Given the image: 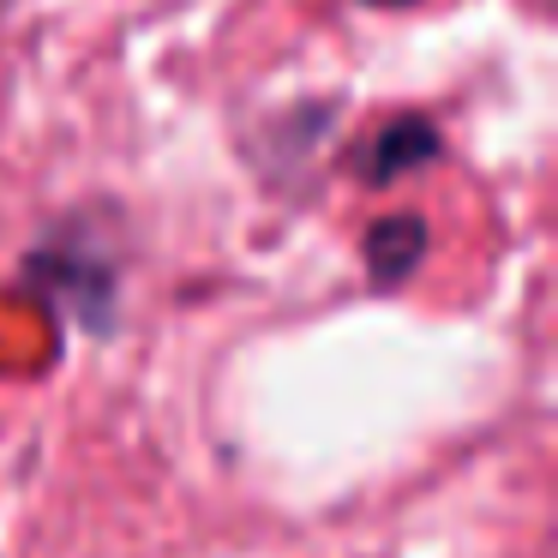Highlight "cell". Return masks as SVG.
Listing matches in <instances>:
<instances>
[{
	"label": "cell",
	"instance_id": "1",
	"mask_svg": "<svg viewBox=\"0 0 558 558\" xmlns=\"http://www.w3.org/2000/svg\"><path fill=\"white\" fill-rule=\"evenodd\" d=\"M421 241H426V229L414 217H390L366 234V265H373L378 289H397V282L409 277L414 258H421Z\"/></svg>",
	"mask_w": 558,
	"mask_h": 558
},
{
	"label": "cell",
	"instance_id": "2",
	"mask_svg": "<svg viewBox=\"0 0 558 558\" xmlns=\"http://www.w3.org/2000/svg\"><path fill=\"white\" fill-rule=\"evenodd\" d=\"M438 150V138H433V126L426 121H390L385 133H378V145H373V162H366V181H397V174H409L414 162H426Z\"/></svg>",
	"mask_w": 558,
	"mask_h": 558
},
{
	"label": "cell",
	"instance_id": "3",
	"mask_svg": "<svg viewBox=\"0 0 558 558\" xmlns=\"http://www.w3.org/2000/svg\"><path fill=\"white\" fill-rule=\"evenodd\" d=\"M366 7H414V0H366Z\"/></svg>",
	"mask_w": 558,
	"mask_h": 558
}]
</instances>
